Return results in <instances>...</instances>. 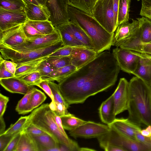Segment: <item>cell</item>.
<instances>
[{
	"label": "cell",
	"instance_id": "1",
	"mask_svg": "<svg viewBox=\"0 0 151 151\" xmlns=\"http://www.w3.org/2000/svg\"><path fill=\"white\" fill-rule=\"evenodd\" d=\"M120 70L112 53L106 50L58 84L69 105L83 104L90 97L114 86Z\"/></svg>",
	"mask_w": 151,
	"mask_h": 151
},
{
	"label": "cell",
	"instance_id": "2",
	"mask_svg": "<svg viewBox=\"0 0 151 151\" xmlns=\"http://www.w3.org/2000/svg\"><path fill=\"white\" fill-rule=\"evenodd\" d=\"M129 83L130 102L128 118L141 124L151 125V88L136 76Z\"/></svg>",
	"mask_w": 151,
	"mask_h": 151
},
{
	"label": "cell",
	"instance_id": "3",
	"mask_svg": "<svg viewBox=\"0 0 151 151\" xmlns=\"http://www.w3.org/2000/svg\"><path fill=\"white\" fill-rule=\"evenodd\" d=\"M68 11L70 22L86 33L98 54L110 49L114 33H109L92 16L78 9L68 5Z\"/></svg>",
	"mask_w": 151,
	"mask_h": 151
},
{
	"label": "cell",
	"instance_id": "4",
	"mask_svg": "<svg viewBox=\"0 0 151 151\" xmlns=\"http://www.w3.org/2000/svg\"><path fill=\"white\" fill-rule=\"evenodd\" d=\"M28 122L46 131L58 141L59 144L65 145L70 151H79L80 147L77 143L65 137L57 124L54 117V113L49 104L42 105L33 110L29 115Z\"/></svg>",
	"mask_w": 151,
	"mask_h": 151
},
{
	"label": "cell",
	"instance_id": "5",
	"mask_svg": "<svg viewBox=\"0 0 151 151\" xmlns=\"http://www.w3.org/2000/svg\"><path fill=\"white\" fill-rule=\"evenodd\" d=\"M64 46L62 40L43 48L27 51H19L0 45V56L4 59L10 60L18 65L42 57H48L56 50Z\"/></svg>",
	"mask_w": 151,
	"mask_h": 151
},
{
	"label": "cell",
	"instance_id": "6",
	"mask_svg": "<svg viewBox=\"0 0 151 151\" xmlns=\"http://www.w3.org/2000/svg\"><path fill=\"white\" fill-rule=\"evenodd\" d=\"M109 126L110 130L97 138L100 145H114L123 148L125 151H151V147L127 137L113 127Z\"/></svg>",
	"mask_w": 151,
	"mask_h": 151
},
{
	"label": "cell",
	"instance_id": "7",
	"mask_svg": "<svg viewBox=\"0 0 151 151\" xmlns=\"http://www.w3.org/2000/svg\"><path fill=\"white\" fill-rule=\"evenodd\" d=\"M92 16L108 32L113 33L115 24L113 0H97L92 11Z\"/></svg>",
	"mask_w": 151,
	"mask_h": 151
},
{
	"label": "cell",
	"instance_id": "8",
	"mask_svg": "<svg viewBox=\"0 0 151 151\" xmlns=\"http://www.w3.org/2000/svg\"><path fill=\"white\" fill-rule=\"evenodd\" d=\"M112 53L120 69L133 74L137 68L140 58L144 54L119 47L113 49Z\"/></svg>",
	"mask_w": 151,
	"mask_h": 151
},
{
	"label": "cell",
	"instance_id": "9",
	"mask_svg": "<svg viewBox=\"0 0 151 151\" xmlns=\"http://www.w3.org/2000/svg\"><path fill=\"white\" fill-rule=\"evenodd\" d=\"M69 0H47L46 4L50 14L48 20L55 27L70 22L68 11Z\"/></svg>",
	"mask_w": 151,
	"mask_h": 151
},
{
	"label": "cell",
	"instance_id": "10",
	"mask_svg": "<svg viewBox=\"0 0 151 151\" xmlns=\"http://www.w3.org/2000/svg\"><path fill=\"white\" fill-rule=\"evenodd\" d=\"M110 129L109 126L106 124L87 121L75 129L69 131V134L76 138H97L107 133Z\"/></svg>",
	"mask_w": 151,
	"mask_h": 151
},
{
	"label": "cell",
	"instance_id": "11",
	"mask_svg": "<svg viewBox=\"0 0 151 151\" xmlns=\"http://www.w3.org/2000/svg\"><path fill=\"white\" fill-rule=\"evenodd\" d=\"M114 112L116 116L129 109L130 98L129 82L124 78H121L115 91L112 94Z\"/></svg>",
	"mask_w": 151,
	"mask_h": 151
},
{
	"label": "cell",
	"instance_id": "12",
	"mask_svg": "<svg viewBox=\"0 0 151 151\" xmlns=\"http://www.w3.org/2000/svg\"><path fill=\"white\" fill-rule=\"evenodd\" d=\"M61 40L60 34L56 29L54 32L49 35L32 39H26L22 44L10 48L19 51L33 50L49 46Z\"/></svg>",
	"mask_w": 151,
	"mask_h": 151
},
{
	"label": "cell",
	"instance_id": "13",
	"mask_svg": "<svg viewBox=\"0 0 151 151\" xmlns=\"http://www.w3.org/2000/svg\"><path fill=\"white\" fill-rule=\"evenodd\" d=\"M28 20L24 10L12 11L0 7V31L23 24Z\"/></svg>",
	"mask_w": 151,
	"mask_h": 151
},
{
	"label": "cell",
	"instance_id": "14",
	"mask_svg": "<svg viewBox=\"0 0 151 151\" xmlns=\"http://www.w3.org/2000/svg\"><path fill=\"white\" fill-rule=\"evenodd\" d=\"M132 20V22L131 23L128 22L118 26L114 33L112 46L119 47L139 31L140 26L138 21L133 19Z\"/></svg>",
	"mask_w": 151,
	"mask_h": 151
},
{
	"label": "cell",
	"instance_id": "15",
	"mask_svg": "<svg viewBox=\"0 0 151 151\" xmlns=\"http://www.w3.org/2000/svg\"><path fill=\"white\" fill-rule=\"evenodd\" d=\"M26 39L22 24L0 31V45L13 48L24 43Z\"/></svg>",
	"mask_w": 151,
	"mask_h": 151
},
{
	"label": "cell",
	"instance_id": "16",
	"mask_svg": "<svg viewBox=\"0 0 151 151\" xmlns=\"http://www.w3.org/2000/svg\"><path fill=\"white\" fill-rule=\"evenodd\" d=\"M141 125L130 120L128 118H116L113 123L109 126L113 127L127 137L137 141L136 134L138 132H140L142 129Z\"/></svg>",
	"mask_w": 151,
	"mask_h": 151
},
{
	"label": "cell",
	"instance_id": "17",
	"mask_svg": "<svg viewBox=\"0 0 151 151\" xmlns=\"http://www.w3.org/2000/svg\"><path fill=\"white\" fill-rule=\"evenodd\" d=\"M98 53L94 50L85 47H74L70 56L71 64L77 69L88 63Z\"/></svg>",
	"mask_w": 151,
	"mask_h": 151
},
{
	"label": "cell",
	"instance_id": "18",
	"mask_svg": "<svg viewBox=\"0 0 151 151\" xmlns=\"http://www.w3.org/2000/svg\"><path fill=\"white\" fill-rule=\"evenodd\" d=\"M0 83L4 89L11 93L24 95L34 87L29 85L20 78L15 76L0 79Z\"/></svg>",
	"mask_w": 151,
	"mask_h": 151
},
{
	"label": "cell",
	"instance_id": "19",
	"mask_svg": "<svg viewBox=\"0 0 151 151\" xmlns=\"http://www.w3.org/2000/svg\"><path fill=\"white\" fill-rule=\"evenodd\" d=\"M24 10L28 20L33 21L48 20L50 13L46 6L25 2Z\"/></svg>",
	"mask_w": 151,
	"mask_h": 151
},
{
	"label": "cell",
	"instance_id": "20",
	"mask_svg": "<svg viewBox=\"0 0 151 151\" xmlns=\"http://www.w3.org/2000/svg\"><path fill=\"white\" fill-rule=\"evenodd\" d=\"M151 88V55L144 54L139 61L133 74Z\"/></svg>",
	"mask_w": 151,
	"mask_h": 151
},
{
	"label": "cell",
	"instance_id": "21",
	"mask_svg": "<svg viewBox=\"0 0 151 151\" xmlns=\"http://www.w3.org/2000/svg\"><path fill=\"white\" fill-rule=\"evenodd\" d=\"M99 111V117L102 122L108 125L113 123L116 118V116L114 112L112 94L101 103Z\"/></svg>",
	"mask_w": 151,
	"mask_h": 151
},
{
	"label": "cell",
	"instance_id": "22",
	"mask_svg": "<svg viewBox=\"0 0 151 151\" xmlns=\"http://www.w3.org/2000/svg\"><path fill=\"white\" fill-rule=\"evenodd\" d=\"M30 135L37 143L39 151H51L52 149L56 148L59 149V142L48 133L37 135Z\"/></svg>",
	"mask_w": 151,
	"mask_h": 151
},
{
	"label": "cell",
	"instance_id": "23",
	"mask_svg": "<svg viewBox=\"0 0 151 151\" xmlns=\"http://www.w3.org/2000/svg\"><path fill=\"white\" fill-rule=\"evenodd\" d=\"M68 23L60 24L55 27L60 34L63 45L73 47H84L75 38Z\"/></svg>",
	"mask_w": 151,
	"mask_h": 151
},
{
	"label": "cell",
	"instance_id": "24",
	"mask_svg": "<svg viewBox=\"0 0 151 151\" xmlns=\"http://www.w3.org/2000/svg\"><path fill=\"white\" fill-rule=\"evenodd\" d=\"M68 24L74 36L78 41L84 47L94 50L91 39L84 31L73 22H70Z\"/></svg>",
	"mask_w": 151,
	"mask_h": 151
},
{
	"label": "cell",
	"instance_id": "25",
	"mask_svg": "<svg viewBox=\"0 0 151 151\" xmlns=\"http://www.w3.org/2000/svg\"><path fill=\"white\" fill-rule=\"evenodd\" d=\"M47 57H42L37 59L17 65L14 74L15 77L20 78L32 72L37 70L40 64Z\"/></svg>",
	"mask_w": 151,
	"mask_h": 151
},
{
	"label": "cell",
	"instance_id": "26",
	"mask_svg": "<svg viewBox=\"0 0 151 151\" xmlns=\"http://www.w3.org/2000/svg\"><path fill=\"white\" fill-rule=\"evenodd\" d=\"M77 68L71 64L52 71L49 75L42 79L48 81H56L60 82L76 71Z\"/></svg>",
	"mask_w": 151,
	"mask_h": 151
},
{
	"label": "cell",
	"instance_id": "27",
	"mask_svg": "<svg viewBox=\"0 0 151 151\" xmlns=\"http://www.w3.org/2000/svg\"><path fill=\"white\" fill-rule=\"evenodd\" d=\"M15 151H39L37 143L29 134L22 132Z\"/></svg>",
	"mask_w": 151,
	"mask_h": 151
},
{
	"label": "cell",
	"instance_id": "28",
	"mask_svg": "<svg viewBox=\"0 0 151 151\" xmlns=\"http://www.w3.org/2000/svg\"><path fill=\"white\" fill-rule=\"evenodd\" d=\"M139 24L142 43L151 42V20L145 17L137 18Z\"/></svg>",
	"mask_w": 151,
	"mask_h": 151
},
{
	"label": "cell",
	"instance_id": "29",
	"mask_svg": "<svg viewBox=\"0 0 151 151\" xmlns=\"http://www.w3.org/2000/svg\"><path fill=\"white\" fill-rule=\"evenodd\" d=\"M64 129L70 131L87 122L70 113L60 117Z\"/></svg>",
	"mask_w": 151,
	"mask_h": 151
},
{
	"label": "cell",
	"instance_id": "30",
	"mask_svg": "<svg viewBox=\"0 0 151 151\" xmlns=\"http://www.w3.org/2000/svg\"><path fill=\"white\" fill-rule=\"evenodd\" d=\"M26 22L44 35L51 34L56 30L52 23L48 20L33 21L28 20Z\"/></svg>",
	"mask_w": 151,
	"mask_h": 151
},
{
	"label": "cell",
	"instance_id": "31",
	"mask_svg": "<svg viewBox=\"0 0 151 151\" xmlns=\"http://www.w3.org/2000/svg\"><path fill=\"white\" fill-rule=\"evenodd\" d=\"M131 0H119L118 14V26L128 22Z\"/></svg>",
	"mask_w": 151,
	"mask_h": 151
},
{
	"label": "cell",
	"instance_id": "32",
	"mask_svg": "<svg viewBox=\"0 0 151 151\" xmlns=\"http://www.w3.org/2000/svg\"><path fill=\"white\" fill-rule=\"evenodd\" d=\"M35 88L30 89L18 102L16 111L19 114H25L32 111L30 103L31 95Z\"/></svg>",
	"mask_w": 151,
	"mask_h": 151
},
{
	"label": "cell",
	"instance_id": "33",
	"mask_svg": "<svg viewBox=\"0 0 151 151\" xmlns=\"http://www.w3.org/2000/svg\"><path fill=\"white\" fill-rule=\"evenodd\" d=\"M140 29L129 40L122 44L119 47L142 53V44Z\"/></svg>",
	"mask_w": 151,
	"mask_h": 151
},
{
	"label": "cell",
	"instance_id": "34",
	"mask_svg": "<svg viewBox=\"0 0 151 151\" xmlns=\"http://www.w3.org/2000/svg\"><path fill=\"white\" fill-rule=\"evenodd\" d=\"M69 5L92 16L93 9L97 0H69Z\"/></svg>",
	"mask_w": 151,
	"mask_h": 151
},
{
	"label": "cell",
	"instance_id": "35",
	"mask_svg": "<svg viewBox=\"0 0 151 151\" xmlns=\"http://www.w3.org/2000/svg\"><path fill=\"white\" fill-rule=\"evenodd\" d=\"M29 118V115L21 116L14 124H12L10 127L1 135L14 136L21 132L25 127Z\"/></svg>",
	"mask_w": 151,
	"mask_h": 151
},
{
	"label": "cell",
	"instance_id": "36",
	"mask_svg": "<svg viewBox=\"0 0 151 151\" xmlns=\"http://www.w3.org/2000/svg\"><path fill=\"white\" fill-rule=\"evenodd\" d=\"M47 62L52 70L71 64L70 56L63 57H50L46 58Z\"/></svg>",
	"mask_w": 151,
	"mask_h": 151
},
{
	"label": "cell",
	"instance_id": "37",
	"mask_svg": "<svg viewBox=\"0 0 151 151\" xmlns=\"http://www.w3.org/2000/svg\"><path fill=\"white\" fill-rule=\"evenodd\" d=\"M25 6L22 0H0V7L8 10H24Z\"/></svg>",
	"mask_w": 151,
	"mask_h": 151
},
{
	"label": "cell",
	"instance_id": "38",
	"mask_svg": "<svg viewBox=\"0 0 151 151\" xmlns=\"http://www.w3.org/2000/svg\"><path fill=\"white\" fill-rule=\"evenodd\" d=\"M46 98V96L43 92L35 88L31 95L30 100L32 110L42 104Z\"/></svg>",
	"mask_w": 151,
	"mask_h": 151
},
{
	"label": "cell",
	"instance_id": "39",
	"mask_svg": "<svg viewBox=\"0 0 151 151\" xmlns=\"http://www.w3.org/2000/svg\"><path fill=\"white\" fill-rule=\"evenodd\" d=\"M48 85L54 96V102H58L64 105L68 109L70 105L67 102L63 96L59 88L58 84L49 81Z\"/></svg>",
	"mask_w": 151,
	"mask_h": 151
},
{
	"label": "cell",
	"instance_id": "40",
	"mask_svg": "<svg viewBox=\"0 0 151 151\" xmlns=\"http://www.w3.org/2000/svg\"><path fill=\"white\" fill-rule=\"evenodd\" d=\"M30 86H36L42 80L38 70L32 72L24 76L19 78Z\"/></svg>",
	"mask_w": 151,
	"mask_h": 151
},
{
	"label": "cell",
	"instance_id": "41",
	"mask_svg": "<svg viewBox=\"0 0 151 151\" xmlns=\"http://www.w3.org/2000/svg\"><path fill=\"white\" fill-rule=\"evenodd\" d=\"M22 28L27 39L35 38L44 35L26 22L22 24Z\"/></svg>",
	"mask_w": 151,
	"mask_h": 151
},
{
	"label": "cell",
	"instance_id": "42",
	"mask_svg": "<svg viewBox=\"0 0 151 151\" xmlns=\"http://www.w3.org/2000/svg\"><path fill=\"white\" fill-rule=\"evenodd\" d=\"M22 131L32 135H39L48 133L30 122H27Z\"/></svg>",
	"mask_w": 151,
	"mask_h": 151
},
{
	"label": "cell",
	"instance_id": "43",
	"mask_svg": "<svg viewBox=\"0 0 151 151\" xmlns=\"http://www.w3.org/2000/svg\"><path fill=\"white\" fill-rule=\"evenodd\" d=\"M74 47L63 46L48 56L50 57H63L70 56Z\"/></svg>",
	"mask_w": 151,
	"mask_h": 151
},
{
	"label": "cell",
	"instance_id": "44",
	"mask_svg": "<svg viewBox=\"0 0 151 151\" xmlns=\"http://www.w3.org/2000/svg\"><path fill=\"white\" fill-rule=\"evenodd\" d=\"M139 15L151 20V0H142Z\"/></svg>",
	"mask_w": 151,
	"mask_h": 151
},
{
	"label": "cell",
	"instance_id": "45",
	"mask_svg": "<svg viewBox=\"0 0 151 151\" xmlns=\"http://www.w3.org/2000/svg\"><path fill=\"white\" fill-rule=\"evenodd\" d=\"M48 81L47 80H42L36 86L42 89L50 98L52 101L49 105L50 107H52L54 105L55 102L53 96L48 85Z\"/></svg>",
	"mask_w": 151,
	"mask_h": 151
},
{
	"label": "cell",
	"instance_id": "46",
	"mask_svg": "<svg viewBox=\"0 0 151 151\" xmlns=\"http://www.w3.org/2000/svg\"><path fill=\"white\" fill-rule=\"evenodd\" d=\"M37 70L39 72L42 79L46 77L53 71L47 62L46 59L41 63Z\"/></svg>",
	"mask_w": 151,
	"mask_h": 151
},
{
	"label": "cell",
	"instance_id": "47",
	"mask_svg": "<svg viewBox=\"0 0 151 151\" xmlns=\"http://www.w3.org/2000/svg\"><path fill=\"white\" fill-rule=\"evenodd\" d=\"M50 107L57 115L60 117L70 113L68 110V109L64 105L58 102H55L54 105Z\"/></svg>",
	"mask_w": 151,
	"mask_h": 151
},
{
	"label": "cell",
	"instance_id": "48",
	"mask_svg": "<svg viewBox=\"0 0 151 151\" xmlns=\"http://www.w3.org/2000/svg\"><path fill=\"white\" fill-rule=\"evenodd\" d=\"M21 132L12 137L4 151H15L21 135Z\"/></svg>",
	"mask_w": 151,
	"mask_h": 151
},
{
	"label": "cell",
	"instance_id": "49",
	"mask_svg": "<svg viewBox=\"0 0 151 151\" xmlns=\"http://www.w3.org/2000/svg\"><path fill=\"white\" fill-rule=\"evenodd\" d=\"M9 101V98L8 97L0 93V117H3Z\"/></svg>",
	"mask_w": 151,
	"mask_h": 151
},
{
	"label": "cell",
	"instance_id": "50",
	"mask_svg": "<svg viewBox=\"0 0 151 151\" xmlns=\"http://www.w3.org/2000/svg\"><path fill=\"white\" fill-rule=\"evenodd\" d=\"M0 61H2L5 65L6 69L11 73L14 75L18 64L12 61L4 59L0 56Z\"/></svg>",
	"mask_w": 151,
	"mask_h": 151
},
{
	"label": "cell",
	"instance_id": "51",
	"mask_svg": "<svg viewBox=\"0 0 151 151\" xmlns=\"http://www.w3.org/2000/svg\"><path fill=\"white\" fill-rule=\"evenodd\" d=\"M0 79L15 76L14 75L6 69L4 64L2 61H0Z\"/></svg>",
	"mask_w": 151,
	"mask_h": 151
},
{
	"label": "cell",
	"instance_id": "52",
	"mask_svg": "<svg viewBox=\"0 0 151 151\" xmlns=\"http://www.w3.org/2000/svg\"><path fill=\"white\" fill-rule=\"evenodd\" d=\"M136 138L137 141L151 147V138L143 135L139 132L136 133Z\"/></svg>",
	"mask_w": 151,
	"mask_h": 151
},
{
	"label": "cell",
	"instance_id": "53",
	"mask_svg": "<svg viewBox=\"0 0 151 151\" xmlns=\"http://www.w3.org/2000/svg\"><path fill=\"white\" fill-rule=\"evenodd\" d=\"M13 136L0 135V151H4Z\"/></svg>",
	"mask_w": 151,
	"mask_h": 151
},
{
	"label": "cell",
	"instance_id": "54",
	"mask_svg": "<svg viewBox=\"0 0 151 151\" xmlns=\"http://www.w3.org/2000/svg\"><path fill=\"white\" fill-rule=\"evenodd\" d=\"M100 146L105 151H125L123 148L113 145H103Z\"/></svg>",
	"mask_w": 151,
	"mask_h": 151
},
{
	"label": "cell",
	"instance_id": "55",
	"mask_svg": "<svg viewBox=\"0 0 151 151\" xmlns=\"http://www.w3.org/2000/svg\"><path fill=\"white\" fill-rule=\"evenodd\" d=\"M54 117L55 122L63 134L66 137L69 138L64 129L60 117L57 115L54 111Z\"/></svg>",
	"mask_w": 151,
	"mask_h": 151
},
{
	"label": "cell",
	"instance_id": "56",
	"mask_svg": "<svg viewBox=\"0 0 151 151\" xmlns=\"http://www.w3.org/2000/svg\"><path fill=\"white\" fill-rule=\"evenodd\" d=\"M119 0H113V8L114 14L115 24L117 27L118 24V14Z\"/></svg>",
	"mask_w": 151,
	"mask_h": 151
},
{
	"label": "cell",
	"instance_id": "57",
	"mask_svg": "<svg viewBox=\"0 0 151 151\" xmlns=\"http://www.w3.org/2000/svg\"><path fill=\"white\" fill-rule=\"evenodd\" d=\"M142 53L151 55V43H142Z\"/></svg>",
	"mask_w": 151,
	"mask_h": 151
},
{
	"label": "cell",
	"instance_id": "58",
	"mask_svg": "<svg viewBox=\"0 0 151 151\" xmlns=\"http://www.w3.org/2000/svg\"><path fill=\"white\" fill-rule=\"evenodd\" d=\"M140 133L145 136L151 138V125H148L146 128L142 129Z\"/></svg>",
	"mask_w": 151,
	"mask_h": 151
},
{
	"label": "cell",
	"instance_id": "59",
	"mask_svg": "<svg viewBox=\"0 0 151 151\" xmlns=\"http://www.w3.org/2000/svg\"><path fill=\"white\" fill-rule=\"evenodd\" d=\"M6 125L3 117H0V135L5 132Z\"/></svg>",
	"mask_w": 151,
	"mask_h": 151
},
{
	"label": "cell",
	"instance_id": "60",
	"mask_svg": "<svg viewBox=\"0 0 151 151\" xmlns=\"http://www.w3.org/2000/svg\"><path fill=\"white\" fill-rule=\"evenodd\" d=\"M23 1L25 2H27L34 4L37 5H41L38 2L36 1V0H22Z\"/></svg>",
	"mask_w": 151,
	"mask_h": 151
},
{
	"label": "cell",
	"instance_id": "61",
	"mask_svg": "<svg viewBox=\"0 0 151 151\" xmlns=\"http://www.w3.org/2000/svg\"><path fill=\"white\" fill-rule=\"evenodd\" d=\"M95 150L87 147H80L79 151H94Z\"/></svg>",
	"mask_w": 151,
	"mask_h": 151
},
{
	"label": "cell",
	"instance_id": "62",
	"mask_svg": "<svg viewBox=\"0 0 151 151\" xmlns=\"http://www.w3.org/2000/svg\"><path fill=\"white\" fill-rule=\"evenodd\" d=\"M47 0H36L38 3L41 5L46 6Z\"/></svg>",
	"mask_w": 151,
	"mask_h": 151
},
{
	"label": "cell",
	"instance_id": "63",
	"mask_svg": "<svg viewBox=\"0 0 151 151\" xmlns=\"http://www.w3.org/2000/svg\"></svg>",
	"mask_w": 151,
	"mask_h": 151
}]
</instances>
